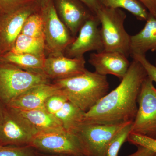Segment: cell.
Listing matches in <instances>:
<instances>
[{
    "label": "cell",
    "instance_id": "1",
    "mask_svg": "<svg viewBox=\"0 0 156 156\" xmlns=\"http://www.w3.org/2000/svg\"><path fill=\"white\" fill-rule=\"evenodd\" d=\"M147 76L143 66L133 59L119 85L85 113L83 122L105 125L133 122L141 85Z\"/></svg>",
    "mask_w": 156,
    "mask_h": 156
},
{
    "label": "cell",
    "instance_id": "12",
    "mask_svg": "<svg viewBox=\"0 0 156 156\" xmlns=\"http://www.w3.org/2000/svg\"><path fill=\"white\" fill-rule=\"evenodd\" d=\"M84 56L69 58L64 54L50 55L45 58L43 72L51 80H63L83 73L87 70Z\"/></svg>",
    "mask_w": 156,
    "mask_h": 156
},
{
    "label": "cell",
    "instance_id": "14",
    "mask_svg": "<svg viewBox=\"0 0 156 156\" xmlns=\"http://www.w3.org/2000/svg\"><path fill=\"white\" fill-rule=\"evenodd\" d=\"M89 62L97 73L105 76L112 75L120 80L126 75L130 65L126 55L119 52L105 50L91 53Z\"/></svg>",
    "mask_w": 156,
    "mask_h": 156
},
{
    "label": "cell",
    "instance_id": "24",
    "mask_svg": "<svg viewBox=\"0 0 156 156\" xmlns=\"http://www.w3.org/2000/svg\"><path fill=\"white\" fill-rule=\"evenodd\" d=\"M38 152L31 146L17 147L0 145V156H38Z\"/></svg>",
    "mask_w": 156,
    "mask_h": 156
},
{
    "label": "cell",
    "instance_id": "25",
    "mask_svg": "<svg viewBox=\"0 0 156 156\" xmlns=\"http://www.w3.org/2000/svg\"><path fill=\"white\" fill-rule=\"evenodd\" d=\"M67 101L68 100L67 98L61 92L49 97L45 102L44 109L53 116L62 108Z\"/></svg>",
    "mask_w": 156,
    "mask_h": 156
},
{
    "label": "cell",
    "instance_id": "20",
    "mask_svg": "<svg viewBox=\"0 0 156 156\" xmlns=\"http://www.w3.org/2000/svg\"><path fill=\"white\" fill-rule=\"evenodd\" d=\"M10 52L15 53H27L46 58L44 38L32 37L20 34Z\"/></svg>",
    "mask_w": 156,
    "mask_h": 156
},
{
    "label": "cell",
    "instance_id": "17",
    "mask_svg": "<svg viewBox=\"0 0 156 156\" xmlns=\"http://www.w3.org/2000/svg\"><path fill=\"white\" fill-rule=\"evenodd\" d=\"M13 109L29 122L37 134L65 130L58 120L44 108L29 110Z\"/></svg>",
    "mask_w": 156,
    "mask_h": 156
},
{
    "label": "cell",
    "instance_id": "30",
    "mask_svg": "<svg viewBox=\"0 0 156 156\" xmlns=\"http://www.w3.org/2000/svg\"><path fill=\"white\" fill-rule=\"evenodd\" d=\"M148 11L150 14L156 18V6L154 0H139Z\"/></svg>",
    "mask_w": 156,
    "mask_h": 156
},
{
    "label": "cell",
    "instance_id": "36",
    "mask_svg": "<svg viewBox=\"0 0 156 156\" xmlns=\"http://www.w3.org/2000/svg\"><path fill=\"white\" fill-rule=\"evenodd\" d=\"M155 3V5L156 6V0H154Z\"/></svg>",
    "mask_w": 156,
    "mask_h": 156
},
{
    "label": "cell",
    "instance_id": "16",
    "mask_svg": "<svg viewBox=\"0 0 156 156\" xmlns=\"http://www.w3.org/2000/svg\"><path fill=\"white\" fill-rule=\"evenodd\" d=\"M150 50L156 51V18L150 14L143 28L131 36L129 53L146 55Z\"/></svg>",
    "mask_w": 156,
    "mask_h": 156
},
{
    "label": "cell",
    "instance_id": "21",
    "mask_svg": "<svg viewBox=\"0 0 156 156\" xmlns=\"http://www.w3.org/2000/svg\"><path fill=\"white\" fill-rule=\"evenodd\" d=\"M102 5L114 9H123L129 11L138 20L146 21L150 14L139 0H101Z\"/></svg>",
    "mask_w": 156,
    "mask_h": 156
},
{
    "label": "cell",
    "instance_id": "8",
    "mask_svg": "<svg viewBox=\"0 0 156 156\" xmlns=\"http://www.w3.org/2000/svg\"><path fill=\"white\" fill-rule=\"evenodd\" d=\"M99 124L83 122L72 131L80 140L87 156H105L114 136L128 124Z\"/></svg>",
    "mask_w": 156,
    "mask_h": 156
},
{
    "label": "cell",
    "instance_id": "23",
    "mask_svg": "<svg viewBox=\"0 0 156 156\" xmlns=\"http://www.w3.org/2000/svg\"><path fill=\"white\" fill-rule=\"evenodd\" d=\"M132 123L128 124L112 138L107 147L105 156H118L122 145L131 133Z\"/></svg>",
    "mask_w": 156,
    "mask_h": 156
},
{
    "label": "cell",
    "instance_id": "18",
    "mask_svg": "<svg viewBox=\"0 0 156 156\" xmlns=\"http://www.w3.org/2000/svg\"><path fill=\"white\" fill-rule=\"evenodd\" d=\"M45 58L32 54L15 53L10 51L1 56L0 61L14 65L26 70L44 73Z\"/></svg>",
    "mask_w": 156,
    "mask_h": 156
},
{
    "label": "cell",
    "instance_id": "34",
    "mask_svg": "<svg viewBox=\"0 0 156 156\" xmlns=\"http://www.w3.org/2000/svg\"><path fill=\"white\" fill-rule=\"evenodd\" d=\"M38 156H56L50 155L46 154L40 153L38 152Z\"/></svg>",
    "mask_w": 156,
    "mask_h": 156
},
{
    "label": "cell",
    "instance_id": "5",
    "mask_svg": "<svg viewBox=\"0 0 156 156\" xmlns=\"http://www.w3.org/2000/svg\"><path fill=\"white\" fill-rule=\"evenodd\" d=\"M39 5L44 23L46 54H64L66 49L75 37L59 18L53 0Z\"/></svg>",
    "mask_w": 156,
    "mask_h": 156
},
{
    "label": "cell",
    "instance_id": "7",
    "mask_svg": "<svg viewBox=\"0 0 156 156\" xmlns=\"http://www.w3.org/2000/svg\"><path fill=\"white\" fill-rule=\"evenodd\" d=\"M131 133L156 139V88L148 76L141 85Z\"/></svg>",
    "mask_w": 156,
    "mask_h": 156
},
{
    "label": "cell",
    "instance_id": "32",
    "mask_svg": "<svg viewBox=\"0 0 156 156\" xmlns=\"http://www.w3.org/2000/svg\"><path fill=\"white\" fill-rule=\"evenodd\" d=\"M7 110V106L0 100V123L4 119Z\"/></svg>",
    "mask_w": 156,
    "mask_h": 156
},
{
    "label": "cell",
    "instance_id": "6",
    "mask_svg": "<svg viewBox=\"0 0 156 156\" xmlns=\"http://www.w3.org/2000/svg\"><path fill=\"white\" fill-rule=\"evenodd\" d=\"M30 146L40 153L50 155L87 156L80 140L66 130L37 134Z\"/></svg>",
    "mask_w": 156,
    "mask_h": 156
},
{
    "label": "cell",
    "instance_id": "15",
    "mask_svg": "<svg viewBox=\"0 0 156 156\" xmlns=\"http://www.w3.org/2000/svg\"><path fill=\"white\" fill-rule=\"evenodd\" d=\"M60 92L54 83L40 84L17 96L7 106L23 110L44 108L45 102L49 97Z\"/></svg>",
    "mask_w": 156,
    "mask_h": 156
},
{
    "label": "cell",
    "instance_id": "3",
    "mask_svg": "<svg viewBox=\"0 0 156 156\" xmlns=\"http://www.w3.org/2000/svg\"><path fill=\"white\" fill-rule=\"evenodd\" d=\"M50 83L44 73L26 70L0 61V100L6 106L28 89Z\"/></svg>",
    "mask_w": 156,
    "mask_h": 156
},
{
    "label": "cell",
    "instance_id": "10",
    "mask_svg": "<svg viewBox=\"0 0 156 156\" xmlns=\"http://www.w3.org/2000/svg\"><path fill=\"white\" fill-rule=\"evenodd\" d=\"M40 9L38 3L34 1L0 16V57L11 51L26 20Z\"/></svg>",
    "mask_w": 156,
    "mask_h": 156
},
{
    "label": "cell",
    "instance_id": "2",
    "mask_svg": "<svg viewBox=\"0 0 156 156\" xmlns=\"http://www.w3.org/2000/svg\"><path fill=\"white\" fill-rule=\"evenodd\" d=\"M53 83L69 101L87 112L108 92L107 76L87 70L83 73Z\"/></svg>",
    "mask_w": 156,
    "mask_h": 156
},
{
    "label": "cell",
    "instance_id": "27",
    "mask_svg": "<svg viewBox=\"0 0 156 156\" xmlns=\"http://www.w3.org/2000/svg\"><path fill=\"white\" fill-rule=\"evenodd\" d=\"M36 0H0V16L5 15Z\"/></svg>",
    "mask_w": 156,
    "mask_h": 156
},
{
    "label": "cell",
    "instance_id": "4",
    "mask_svg": "<svg viewBox=\"0 0 156 156\" xmlns=\"http://www.w3.org/2000/svg\"><path fill=\"white\" fill-rule=\"evenodd\" d=\"M95 15L101 24L100 32L104 50L130 54L131 36L126 31L124 23L127 15L120 9L102 6Z\"/></svg>",
    "mask_w": 156,
    "mask_h": 156
},
{
    "label": "cell",
    "instance_id": "26",
    "mask_svg": "<svg viewBox=\"0 0 156 156\" xmlns=\"http://www.w3.org/2000/svg\"><path fill=\"white\" fill-rule=\"evenodd\" d=\"M127 141L131 144L140 146L156 153V139L135 134H130Z\"/></svg>",
    "mask_w": 156,
    "mask_h": 156
},
{
    "label": "cell",
    "instance_id": "22",
    "mask_svg": "<svg viewBox=\"0 0 156 156\" xmlns=\"http://www.w3.org/2000/svg\"><path fill=\"white\" fill-rule=\"evenodd\" d=\"M20 34L32 37H44V23L40 9L26 20Z\"/></svg>",
    "mask_w": 156,
    "mask_h": 156
},
{
    "label": "cell",
    "instance_id": "28",
    "mask_svg": "<svg viewBox=\"0 0 156 156\" xmlns=\"http://www.w3.org/2000/svg\"><path fill=\"white\" fill-rule=\"evenodd\" d=\"M133 59L139 62L146 71L147 76L156 83V66L151 63L146 55L133 54L131 55Z\"/></svg>",
    "mask_w": 156,
    "mask_h": 156
},
{
    "label": "cell",
    "instance_id": "11",
    "mask_svg": "<svg viewBox=\"0 0 156 156\" xmlns=\"http://www.w3.org/2000/svg\"><path fill=\"white\" fill-rule=\"evenodd\" d=\"M99 20L93 15L83 24L74 40L65 50L64 55L69 58L84 56L89 51L104 50L103 42L99 28Z\"/></svg>",
    "mask_w": 156,
    "mask_h": 156
},
{
    "label": "cell",
    "instance_id": "9",
    "mask_svg": "<svg viewBox=\"0 0 156 156\" xmlns=\"http://www.w3.org/2000/svg\"><path fill=\"white\" fill-rule=\"evenodd\" d=\"M37 134L25 118L7 106L5 115L0 123V145L29 146Z\"/></svg>",
    "mask_w": 156,
    "mask_h": 156
},
{
    "label": "cell",
    "instance_id": "37",
    "mask_svg": "<svg viewBox=\"0 0 156 156\" xmlns=\"http://www.w3.org/2000/svg\"><path fill=\"white\" fill-rule=\"evenodd\" d=\"M155 66H156V60H155Z\"/></svg>",
    "mask_w": 156,
    "mask_h": 156
},
{
    "label": "cell",
    "instance_id": "29",
    "mask_svg": "<svg viewBox=\"0 0 156 156\" xmlns=\"http://www.w3.org/2000/svg\"><path fill=\"white\" fill-rule=\"evenodd\" d=\"M83 3L87 8L90 9L94 14H96L98 10L102 6L101 0H80Z\"/></svg>",
    "mask_w": 156,
    "mask_h": 156
},
{
    "label": "cell",
    "instance_id": "31",
    "mask_svg": "<svg viewBox=\"0 0 156 156\" xmlns=\"http://www.w3.org/2000/svg\"><path fill=\"white\" fill-rule=\"evenodd\" d=\"M137 150L134 153L127 156H156V153L140 146H137Z\"/></svg>",
    "mask_w": 156,
    "mask_h": 156
},
{
    "label": "cell",
    "instance_id": "35",
    "mask_svg": "<svg viewBox=\"0 0 156 156\" xmlns=\"http://www.w3.org/2000/svg\"><path fill=\"white\" fill-rule=\"evenodd\" d=\"M85 156L81 155V156Z\"/></svg>",
    "mask_w": 156,
    "mask_h": 156
},
{
    "label": "cell",
    "instance_id": "33",
    "mask_svg": "<svg viewBox=\"0 0 156 156\" xmlns=\"http://www.w3.org/2000/svg\"><path fill=\"white\" fill-rule=\"evenodd\" d=\"M36 1L37 2L39 5H40L41 4H43V3L45 2H47V1H49V0H36Z\"/></svg>",
    "mask_w": 156,
    "mask_h": 156
},
{
    "label": "cell",
    "instance_id": "13",
    "mask_svg": "<svg viewBox=\"0 0 156 156\" xmlns=\"http://www.w3.org/2000/svg\"><path fill=\"white\" fill-rule=\"evenodd\" d=\"M57 14L74 37L81 27L95 15L80 0H53Z\"/></svg>",
    "mask_w": 156,
    "mask_h": 156
},
{
    "label": "cell",
    "instance_id": "19",
    "mask_svg": "<svg viewBox=\"0 0 156 156\" xmlns=\"http://www.w3.org/2000/svg\"><path fill=\"white\" fill-rule=\"evenodd\" d=\"M85 112L67 101L54 116L66 131L71 132L83 122Z\"/></svg>",
    "mask_w": 156,
    "mask_h": 156
}]
</instances>
